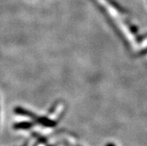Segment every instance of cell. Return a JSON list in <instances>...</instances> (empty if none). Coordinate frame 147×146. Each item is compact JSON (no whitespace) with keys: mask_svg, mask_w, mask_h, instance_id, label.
<instances>
[{"mask_svg":"<svg viewBox=\"0 0 147 146\" xmlns=\"http://www.w3.org/2000/svg\"><path fill=\"white\" fill-rule=\"evenodd\" d=\"M13 112H14L16 114L20 115V116H23L29 117V118H32V119L34 121L37 120V118H38V116H37V115H35V113H32V112H31L30 110L24 109L23 107H15L14 110H13Z\"/></svg>","mask_w":147,"mask_h":146,"instance_id":"cell-1","label":"cell"},{"mask_svg":"<svg viewBox=\"0 0 147 146\" xmlns=\"http://www.w3.org/2000/svg\"><path fill=\"white\" fill-rule=\"evenodd\" d=\"M35 122L38 124L43 125V127H47V128H55L58 124V122H55V121L49 119V118L45 116L38 117Z\"/></svg>","mask_w":147,"mask_h":146,"instance_id":"cell-2","label":"cell"},{"mask_svg":"<svg viewBox=\"0 0 147 146\" xmlns=\"http://www.w3.org/2000/svg\"><path fill=\"white\" fill-rule=\"evenodd\" d=\"M34 125V123L32 122H17L13 125V129L16 130H28Z\"/></svg>","mask_w":147,"mask_h":146,"instance_id":"cell-3","label":"cell"},{"mask_svg":"<svg viewBox=\"0 0 147 146\" xmlns=\"http://www.w3.org/2000/svg\"><path fill=\"white\" fill-rule=\"evenodd\" d=\"M105 146H115V145L113 144V143H108V144L106 145Z\"/></svg>","mask_w":147,"mask_h":146,"instance_id":"cell-4","label":"cell"},{"mask_svg":"<svg viewBox=\"0 0 147 146\" xmlns=\"http://www.w3.org/2000/svg\"><path fill=\"white\" fill-rule=\"evenodd\" d=\"M49 146H54V145H49Z\"/></svg>","mask_w":147,"mask_h":146,"instance_id":"cell-5","label":"cell"}]
</instances>
